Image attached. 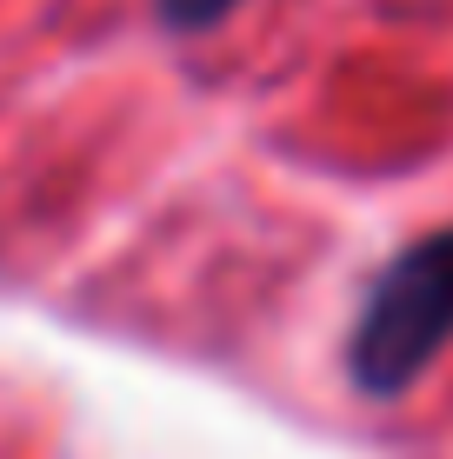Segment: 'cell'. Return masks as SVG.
Masks as SVG:
<instances>
[{
  "label": "cell",
  "instance_id": "6da1fadb",
  "mask_svg": "<svg viewBox=\"0 0 453 459\" xmlns=\"http://www.w3.org/2000/svg\"><path fill=\"white\" fill-rule=\"evenodd\" d=\"M447 346H453V227L420 233L367 280L340 367L361 400H400Z\"/></svg>",
  "mask_w": 453,
  "mask_h": 459
},
{
  "label": "cell",
  "instance_id": "7a4b0ae2",
  "mask_svg": "<svg viewBox=\"0 0 453 459\" xmlns=\"http://www.w3.org/2000/svg\"><path fill=\"white\" fill-rule=\"evenodd\" d=\"M161 7V21L174 27V34H207V27H221L240 0H153Z\"/></svg>",
  "mask_w": 453,
  "mask_h": 459
}]
</instances>
